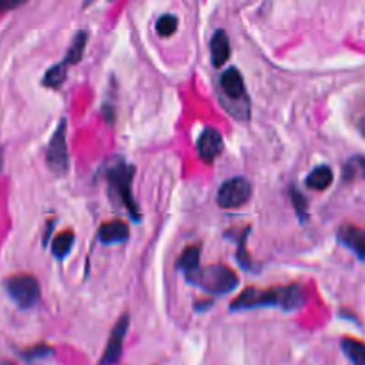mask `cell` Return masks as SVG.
Masks as SVG:
<instances>
[{"label":"cell","mask_w":365,"mask_h":365,"mask_svg":"<svg viewBox=\"0 0 365 365\" xmlns=\"http://www.w3.org/2000/svg\"><path fill=\"white\" fill-rule=\"evenodd\" d=\"M67 66L60 61L54 66H51L43 76V86L46 87H51V88H56L58 87L64 80H66V76H67Z\"/></svg>","instance_id":"20"},{"label":"cell","mask_w":365,"mask_h":365,"mask_svg":"<svg viewBox=\"0 0 365 365\" xmlns=\"http://www.w3.org/2000/svg\"><path fill=\"white\" fill-rule=\"evenodd\" d=\"M344 181H355L365 178V155L349 157L342 167Z\"/></svg>","instance_id":"18"},{"label":"cell","mask_w":365,"mask_h":365,"mask_svg":"<svg viewBox=\"0 0 365 365\" xmlns=\"http://www.w3.org/2000/svg\"><path fill=\"white\" fill-rule=\"evenodd\" d=\"M128 235H130L128 225L120 218H114V220L101 222L98 227V231H97V237L103 244L123 242L128 238Z\"/></svg>","instance_id":"11"},{"label":"cell","mask_w":365,"mask_h":365,"mask_svg":"<svg viewBox=\"0 0 365 365\" xmlns=\"http://www.w3.org/2000/svg\"><path fill=\"white\" fill-rule=\"evenodd\" d=\"M50 354H53V346H50L46 342H38V344H34L33 346L24 349L21 352V356H24L27 361H34L38 358H44Z\"/></svg>","instance_id":"23"},{"label":"cell","mask_w":365,"mask_h":365,"mask_svg":"<svg viewBox=\"0 0 365 365\" xmlns=\"http://www.w3.org/2000/svg\"><path fill=\"white\" fill-rule=\"evenodd\" d=\"M307 301L305 289L298 284L278 285L271 288L247 287L232 302L231 311H244L262 307H278L284 311H294Z\"/></svg>","instance_id":"1"},{"label":"cell","mask_w":365,"mask_h":365,"mask_svg":"<svg viewBox=\"0 0 365 365\" xmlns=\"http://www.w3.org/2000/svg\"><path fill=\"white\" fill-rule=\"evenodd\" d=\"M224 141L221 133L214 127H205L197 140V151L201 160L212 163L222 151Z\"/></svg>","instance_id":"8"},{"label":"cell","mask_w":365,"mask_h":365,"mask_svg":"<svg viewBox=\"0 0 365 365\" xmlns=\"http://www.w3.org/2000/svg\"><path fill=\"white\" fill-rule=\"evenodd\" d=\"M289 198H291V202L294 204L295 212L299 215V218L307 220L308 218V202H307V198L302 195V192L298 191L295 187H292L289 190Z\"/></svg>","instance_id":"22"},{"label":"cell","mask_w":365,"mask_h":365,"mask_svg":"<svg viewBox=\"0 0 365 365\" xmlns=\"http://www.w3.org/2000/svg\"><path fill=\"white\" fill-rule=\"evenodd\" d=\"M128 325H130V315L128 312H124L117 322L114 324L108 341L106 344V349L98 361V365H114L120 361L121 354H123V344H124V338L127 335L128 331Z\"/></svg>","instance_id":"7"},{"label":"cell","mask_w":365,"mask_h":365,"mask_svg":"<svg viewBox=\"0 0 365 365\" xmlns=\"http://www.w3.org/2000/svg\"><path fill=\"white\" fill-rule=\"evenodd\" d=\"M87 31L84 30H80L76 33V36L73 37L71 40V44L64 56V60L63 63L68 67V66H73V64H77L81 57H83V53H84V48H86V43H87Z\"/></svg>","instance_id":"16"},{"label":"cell","mask_w":365,"mask_h":365,"mask_svg":"<svg viewBox=\"0 0 365 365\" xmlns=\"http://www.w3.org/2000/svg\"><path fill=\"white\" fill-rule=\"evenodd\" d=\"M336 240L355 252L359 259H365V225H355L351 222L342 224L336 231Z\"/></svg>","instance_id":"9"},{"label":"cell","mask_w":365,"mask_h":365,"mask_svg":"<svg viewBox=\"0 0 365 365\" xmlns=\"http://www.w3.org/2000/svg\"><path fill=\"white\" fill-rule=\"evenodd\" d=\"M251 195V184L244 177L225 180L217 191V204L222 208H234L244 204Z\"/></svg>","instance_id":"6"},{"label":"cell","mask_w":365,"mask_h":365,"mask_svg":"<svg viewBox=\"0 0 365 365\" xmlns=\"http://www.w3.org/2000/svg\"><path fill=\"white\" fill-rule=\"evenodd\" d=\"M23 1L21 0H1L0 1V11H7L10 9H14L20 6Z\"/></svg>","instance_id":"24"},{"label":"cell","mask_w":365,"mask_h":365,"mask_svg":"<svg viewBox=\"0 0 365 365\" xmlns=\"http://www.w3.org/2000/svg\"><path fill=\"white\" fill-rule=\"evenodd\" d=\"M220 87L230 100H247L244 78L237 67H228L220 76Z\"/></svg>","instance_id":"10"},{"label":"cell","mask_w":365,"mask_h":365,"mask_svg":"<svg viewBox=\"0 0 365 365\" xmlns=\"http://www.w3.org/2000/svg\"><path fill=\"white\" fill-rule=\"evenodd\" d=\"M248 232H250L248 227L242 228L240 232H234L232 231V240L235 238L238 241L235 258H237L238 264L242 267V269H245V271H255V268L252 267L254 262L251 261V257L247 252V237H248Z\"/></svg>","instance_id":"17"},{"label":"cell","mask_w":365,"mask_h":365,"mask_svg":"<svg viewBox=\"0 0 365 365\" xmlns=\"http://www.w3.org/2000/svg\"><path fill=\"white\" fill-rule=\"evenodd\" d=\"M177 27H178V19L171 13H165L160 16L155 23V30L161 37H170L171 34L175 33Z\"/></svg>","instance_id":"21"},{"label":"cell","mask_w":365,"mask_h":365,"mask_svg":"<svg viewBox=\"0 0 365 365\" xmlns=\"http://www.w3.org/2000/svg\"><path fill=\"white\" fill-rule=\"evenodd\" d=\"M73 244H74V232H73V230H70V228L63 230V231H60L54 237V240L51 242V254L56 258L63 259L70 252Z\"/></svg>","instance_id":"19"},{"label":"cell","mask_w":365,"mask_h":365,"mask_svg":"<svg viewBox=\"0 0 365 365\" xmlns=\"http://www.w3.org/2000/svg\"><path fill=\"white\" fill-rule=\"evenodd\" d=\"M185 277L190 284L215 295L231 292L240 282L237 274L221 262L198 267L195 271L187 274Z\"/></svg>","instance_id":"2"},{"label":"cell","mask_w":365,"mask_h":365,"mask_svg":"<svg viewBox=\"0 0 365 365\" xmlns=\"http://www.w3.org/2000/svg\"><path fill=\"white\" fill-rule=\"evenodd\" d=\"M134 173H135L134 165L128 164L123 158H117L106 168L104 175H106V180L110 184V187L114 190V192L118 195L120 201L128 211L130 217L134 221H140L141 212H140L138 205L133 197V190H131Z\"/></svg>","instance_id":"3"},{"label":"cell","mask_w":365,"mask_h":365,"mask_svg":"<svg viewBox=\"0 0 365 365\" xmlns=\"http://www.w3.org/2000/svg\"><path fill=\"white\" fill-rule=\"evenodd\" d=\"M211 60L214 67H221L230 57V40L224 30H215L210 41Z\"/></svg>","instance_id":"12"},{"label":"cell","mask_w":365,"mask_h":365,"mask_svg":"<svg viewBox=\"0 0 365 365\" xmlns=\"http://www.w3.org/2000/svg\"><path fill=\"white\" fill-rule=\"evenodd\" d=\"M361 131H362V134L365 135V118L361 121Z\"/></svg>","instance_id":"26"},{"label":"cell","mask_w":365,"mask_h":365,"mask_svg":"<svg viewBox=\"0 0 365 365\" xmlns=\"http://www.w3.org/2000/svg\"><path fill=\"white\" fill-rule=\"evenodd\" d=\"M0 365H17L14 361L11 359H6V358H0Z\"/></svg>","instance_id":"25"},{"label":"cell","mask_w":365,"mask_h":365,"mask_svg":"<svg viewBox=\"0 0 365 365\" xmlns=\"http://www.w3.org/2000/svg\"><path fill=\"white\" fill-rule=\"evenodd\" d=\"M200 257H201V244L197 242V244L188 245L187 248H184V251L178 257L175 265L177 268L184 271V274L187 275L200 267Z\"/></svg>","instance_id":"15"},{"label":"cell","mask_w":365,"mask_h":365,"mask_svg":"<svg viewBox=\"0 0 365 365\" xmlns=\"http://www.w3.org/2000/svg\"><path fill=\"white\" fill-rule=\"evenodd\" d=\"M341 348L352 365H365V342L352 336L341 339Z\"/></svg>","instance_id":"14"},{"label":"cell","mask_w":365,"mask_h":365,"mask_svg":"<svg viewBox=\"0 0 365 365\" xmlns=\"http://www.w3.org/2000/svg\"><path fill=\"white\" fill-rule=\"evenodd\" d=\"M1 165H3V157H1V148H0V170H1Z\"/></svg>","instance_id":"27"},{"label":"cell","mask_w":365,"mask_h":365,"mask_svg":"<svg viewBox=\"0 0 365 365\" xmlns=\"http://www.w3.org/2000/svg\"><path fill=\"white\" fill-rule=\"evenodd\" d=\"M9 297L23 309L34 307L40 299V284L29 272H17L7 277L3 282Z\"/></svg>","instance_id":"4"},{"label":"cell","mask_w":365,"mask_h":365,"mask_svg":"<svg viewBox=\"0 0 365 365\" xmlns=\"http://www.w3.org/2000/svg\"><path fill=\"white\" fill-rule=\"evenodd\" d=\"M66 130H67L66 118H61V121L57 125L56 131L53 133V135L47 144V150H46V163H47L48 168L57 175L66 174L70 167Z\"/></svg>","instance_id":"5"},{"label":"cell","mask_w":365,"mask_h":365,"mask_svg":"<svg viewBox=\"0 0 365 365\" xmlns=\"http://www.w3.org/2000/svg\"><path fill=\"white\" fill-rule=\"evenodd\" d=\"M334 180V174L329 165H318L309 171V174L305 178V185L312 190L322 191L331 185Z\"/></svg>","instance_id":"13"}]
</instances>
